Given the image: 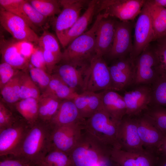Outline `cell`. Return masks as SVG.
<instances>
[{
  "mask_svg": "<svg viewBox=\"0 0 166 166\" xmlns=\"http://www.w3.org/2000/svg\"><path fill=\"white\" fill-rule=\"evenodd\" d=\"M112 148L97 140L85 128L68 155L72 166H108Z\"/></svg>",
  "mask_w": 166,
  "mask_h": 166,
  "instance_id": "1",
  "label": "cell"
},
{
  "mask_svg": "<svg viewBox=\"0 0 166 166\" xmlns=\"http://www.w3.org/2000/svg\"><path fill=\"white\" fill-rule=\"evenodd\" d=\"M105 18L102 13L97 14L93 25L87 31L73 40L62 52L60 62L77 68L87 66L96 54V34L101 20Z\"/></svg>",
  "mask_w": 166,
  "mask_h": 166,
  "instance_id": "2",
  "label": "cell"
},
{
  "mask_svg": "<svg viewBox=\"0 0 166 166\" xmlns=\"http://www.w3.org/2000/svg\"><path fill=\"white\" fill-rule=\"evenodd\" d=\"M51 131L49 124L38 121L31 126L17 156L24 158L38 166L50 150Z\"/></svg>",
  "mask_w": 166,
  "mask_h": 166,
  "instance_id": "3",
  "label": "cell"
},
{
  "mask_svg": "<svg viewBox=\"0 0 166 166\" xmlns=\"http://www.w3.org/2000/svg\"><path fill=\"white\" fill-rule=\"evenodd\" d=\"M120 123L113 119L102 108L85 120V128L103 144L111 148H117Z\"/></svg>",
  "mask_w": 166,
  "mask_h": 166,
  "instance_id": "4",
  "label": "cell"
},
{
  "mask_svg": "<svg viewBox=\"0 0 166 166\" xmlns=\"http://www.w3.org/2000/svg\"><path fill=\"white\" fill-rule=\"evenodd\" d=\"M35 47L33 43L29 42L1 39L2 61L20 70L28 69L30 58Z\"/></svg>",
  "mask_w": 166,
  "mask_h": 166,
  "instance_id": "5",
  "label": "cell"
},
{
  "mask_svg": "<svg viewBox=\"0 0 166 166\" xmlns=\"http://www.w3.org/2000/svg\"><path fill=\"white\" fill-rule=\"evenodd\" d=\"M103 57L95 54L85 68L83 92L112 90L109 66Z\"/></svg>",
  "mask_w": 166,
  "mask_h": 166,
  "instance_id": "6",
  "label": "cell"
},
{
  "mask_svg": "<svg viewBox=\"0 0 166 166\" xmlns=\"http://www.w3.org/2000/svg\"><path fill=\"white\" fill-rule=\"evenodd\" d=\"M145 2L144 0H98L96 14L101 12L106 18L110 16L121 21L128 22L139 15Z\"/></svg>",
  "mask_w": 166,
  "mask_h": 166,
  "instance_id": "7",
  "label": "cell"
},
{
  "mask_svg": "<svg viewBox=\"0 0 166 166\" xmlns=\"http://www.w3.org/2000/svg\"><path fill=\"white\" fill-rule=\"evenodd\" d=\"M85 121L58 127L50 126V150H59L68 155L80 139L85 129Z\"/></svg>",
  "mask_w": 166,
  "mask_h": 166,
  "instance_id": "8",
  "label": "cell"
},
{
  "mask_svg": "<svg viewBox=\"0 0 166 166\" xmlns=\"http://www.w3.org/2000/svg\"><path fill=\"white\" fill-rule=\"evenodd\" d=\"M31 126L19 118L11 126L0 131V156H17Z\"/></svg>",
  "mask_w": 166,
  "mask_h": 166,
  "instance_id": "9",
  "label": "cell"
},
{
  "mask_svg": "<svg viewBox=\"0 0 166 166\" xmlns=\"http://www.w3.org/2000/svg\"><path fill=\"white\" fill-rule=\"evenodd\" d=\"M135 25L133 48L130 58L134 60L154 41L153 30L146 0Z\"/></svg>",
  "mask_w": 166,
  "mask_h": 166,
  "instance_id": "10",
  "label": "cell"
},
{
  "mask_svg": "<svg viewBox=\"0 0 166 166\" xmlns=\"http://www.w3.org/2000/svg\"><path fill=\"white\" fill-rule=\"evenodd\" d=\"M133 61V84L151 85L159 76L154 48H150L149 45Z\"/></svg>",
  "mask_w": 166,
  "mask_h": 166,
  "instance_id": "11",
  "label": "cell"
},
{
  "mask_svg": "<svg viewBox=\"0 0 166 166\" xmlns=\"http://www.w3.org/2000/svg\"><path fill=\"white\" fill-rule=\"evenodd\" d=\"M0 23L14 39L32 43H38L39 37L21 17L0 7Z\"/></svg>",
  "mask_w": 166,
  "mask_h": 166,
  "instance_id": "12",
  "label": "cell"
},
{
  "mask_svg": "<svg viewBox=\"0 0 166 166\" xmlns=\"http://www.w3.org/2000/svg\"><path fill=\"white\" fill-rule=\"evenodd\" d=\"M62 9L56 18L55 30L59 42L80 17V12L90 0H59Z\"/></svg>",
  "mask_w": 166,
  "mask_h": 166,
  "instance_id": "13",
  "label": "cell"
},
{
  "mask_svg": "<svg viewBox=\"0 0 166 166\" xmlns=\"http://www.w3.org/2000/svg\"><path fill=\"white\" fill-rule=\"evenodd\" d=\"M117 148L129 152L144 151L139 136L136 117L126 115L120 121L117 135Z\"/></svg>",
  "mask_w": 166,
  "mask_h": 166,
  "instance_id": "14",
  "label": "cell"
},
{
  "mask_svg": "<svg viewBox=\"0 0 166 166\" xmlns=\"http://www.w3.org/2000/svg\"><path fill=\"white\" fill-rule=\"evenodd\" d=\"M157 158V152L146 149L132 152L114 148L111 151L110 163L116 166H156Z\"/></svg>",
  "mask_w": 166,
  "mask_h": 166,
  "instance_id": "15",
  "label": "cell"
},
{
  "mask_svg": "<svg viewBox=\"0 0 166 166\" xmlns=\"http://www.w3.org/2000/svg\"><path fill=\"white\" fill-rule=\"evenodd\" d=\"M132 25L130 21H116L114 39L111 49L107 55L112 59L126 57L133 48L132 38Z\"/></svg>",
  "mask_w": 166,
  "mask_h": 166,
  "instance_id": "16",
  "label": "cell"
},
{
  "mask_svg": "<svg viewBox=\"0 0 166 166\" xmlns=\"http://www.w3.org/2000/svg\"><path fill=\"white\" fill-rule=\"evenodd\" d=\"M135 117L138 133L144 148L157 152L165 136L143 113Z\"/></svg>",
  "mask_w": 166,
  "mask_h": 166,
  "instance_id": "17",
  "label": "cell"
},
{
  "mask_svg": "<svg viewBox=\"0 0 166 166\" xmlns=\"http://www.w3.org/2000/svg\"><path fill=\"white\" fill-rule=\"evenodd\" d=\"M126 92L123 96L126 108V115L136 117L143 113L151 103V87L148 85H140Z\"/></svg>",
  "mask_w": 166,
  "mask_h": 166,
  "instance_id": "18",
  "label": "cell"
},
{
  "mask_svg": "<svg viewBox=\"0 0 166 166\" xmlns=\"http://www.w3.org/2000/svg\"><path fill=\"white\" fill-rule=\"evenodd\" d=\"M109 68L112 90L120 91L133 84L134 65L130 57L117 59Z\"/></svg>",
  "mask_w": 166,
  "mask_h": 166,
  "instance_id": "19",
  "label": "cell"
},
{
  "mask_svg": "<svg viewBox=\"0 0 166 166\" xmlns=\"http://www.w3.org/2000/svg\"><path fill=\"white\" fill-rule=\"evenodd\" d=\"M116 21L104 18L100 22L96 34L95 53L103 57L110 51L113 44Z\"/></svg>",
  "mask_w": 166,
  "mask_h": 166,
  "instance_id": "20",
  "label": "cell"
},
{
  "mask_svg": "<svg viewBox=\"0 0 166 166\" xmlns=\"http://www.w3.org/2000/svg\"><path fill=\"white\" fill-rule=\"evenodd\" d=\"M60 63L56 66L53 73L58 76L68 86L77 93L80 91L81 93L83 92L84 73L86 67L77 68L68 63Z\"/></svg>",
  "mask_w": 166,
  "mask_h": 166,
  "instance_id": "21",
  "label": "cell"
},
{
  "mask_svg": "<svg viewBox=\"0 0 166 166\" xmlns=\"http://www.w3.org/2000/svg\"><path fill=\"white\" fill-rule=\"evenodd\" d=\"M97 1L90 0L83 14L80 17L60 42L65 48L73 40L84 33L96 13Z\"/></svg>",
  "mask_w": 166,
  "mask_h": 166,
  "instance_id": "22",
  "label": "cell"
},
{
  "mask_svg": "<svg viewBox=\"0 0 166 166\" xmlns=\"http://www.w3.org/2000/svg\"><path fill=\"white\" fill-rule=\"evenodd\" d=\"M102 91L99 93L84 91L73 99L81 117L86 120L102 108Z\"/></svg>",
  "mask_w": 166,
  "mask_h": 166,
  "instance_id": "23",
  "label": "cell"
},
{
  "mask_svg": "<svg viewBox=\"0 0 166 166\" xmlns=\"http://www.w3.org/2000/svg\"><path fill=\"white\" fill-rule=\"evenodd\" d=\"M102 103L103 109L118 122L126 115V108L123 97L114 90L102 91Z\"/></svg>",
  "mask_w": 166,
  "mask_h": 166,
  "instance_id": "24",
  "label": "cell"
},
{
  "mask_svg": "<svg viewBox=\"0 0 166 166\" xmlns=\"http://www.w3.org/2000/svg\"><path fill=\"white\" fill-rule=\"evenodd\" d=\"M85 120L81 117L73 100H65L61 101L49 124L52 127H55Z\"/></svg>",
  "mask_w": 166,
  "mask_h": 166,
  "instance_id": "25",
  "label": "cell"
},
{
  "mask_svg": "<svg viewBox=\"0 0 166 166\" xmlns=\"http://www.w3.org/2000/svg\"><path fill=\"white\" fill-rule=\"evenodd\" d=\"M151 15L154 40L166 36V8L157 6L150 0H146Z\"/></svg>",
  "mask_w": 166,
  "mask_h": 166,
  "instance_id": "26",
  "label": "cell"
},
{
  "mask_svg": "<svg viewBox=\"0 0 166 166\" xmlns=\"http://www.w3.org/2000/svg\"><path fill=\"white\" fill-rule=\"evenodd\" d=\"M42 94L61 100H73L78 93L68 86L57 74L53 73L49 85Z\"/></svg>",
  "mask_w": 166,
  "mask_h": 166,
  "instance_id": "27",
  "label": "cell"
},
{
  "mask_svg": "<svg viewBox=\"0 0 166 166\" xmlns=\"http://www.w3.org/2000/svg\"><path fill=\"white\" fill-rule=\"evenodd\" d=\"M61 101L53 96L42 94L38 100V121L49 124Z\"/></svg>",
  "mask_w": 166,
  "mask_h": 166,
  "instance_id": "28",
  "label": "cell"
},
{
  "mask_svg": "<svg viewBox=\"0 0 166 166\" xmlns=\"http://www.w3.org/2000/svg\"><path fill=\"white\" fill-rule=\"evenodd\" d=\"M16 110L30 125L38 121V100L32 98L22 99L14 105Z\"/></svg>",
  "mask_w": 166,
  "mask_h": 166,
  "instance_id": "29",
  "label": "cell"
},
{
  "mask_svg": "<svg viewBox=\"0 0 166 166\" xmlns=\"http://www.w3.org/2000/svg\"><path fill=\"white\" fill-rule=\"evenodd\" d=\"M38 44L42 48L44 56L54 57L61 61L62 52L61 50L57 39L52 33L44 30L39 37Z\"/></svg>",
  "mask_w": 166,
  "mask_h": 166,
  "instance_id": "30",
  "label": "cell"
},
{
  "mask_svg": "<svg viewBox=\"0 0 166 166\" xmlns=\"http://www.w3.org/2000/svg\"><path fill=\"white\" fill-rule=\"evenodd\" d=\"M20 100L32 98L38 100L41 93L38 87L31 78L28 73V69L20 71Z\"/></svg>",
  "mask_w": 166,
  "mask_h": 166,
  "instance_id": "31",
  "label": "cell"
},
{
  "mask_svg": "<svg viewBox=\"0 0 166 166\" xmlns=\"http://www.w3.org/2000/svg\"><path fill=\"white\" fill-rule=\"evenodd\" d=\"M20 71L0 89L2 102L14 105L20 100Z\"/></svg>",
  "mask_w": 166,
  "mask_h": 166,
  "instance_id": "32",
  "label": "cell"
},
{
  "mask_svg": "<svg viewBox=\"0 0 166 166\" xmlns=\"http://www.w3.org/2000/svg\"><path fill=\"white\" fill-rule=\"evenodd\" d=\"M151 85V105L166 107V77L159 76Z\"/></svg>",
  "mask_w": 166,
  "mask_h": 166,
  "instance_id": "33",
  "label": "cell"
},
{
  "mask_svg": "<svg viewBox=\"0 0 166 166\" xmlns=\"http://www.w3.org/2000/svg\"><path fill=\"white\" fill-rule=\"evenodd\" d=\"M143 113L166 135V107L150 105Z\"/></svg>",
  "mask_w": 166,
  "mask_h": 166,
  "instance_id": "34",
  "label": "cell"
},
{
  "mask_svg": "<svg viewBox=\"0 0 166 166\" xmlns=\"http://www.w3.org/2000/svg\"><path fill=\"white\" fill-rule=\"evenodd\" d=\"M38 166H72V164L68 154L53 149L47 153Z\"/></svg>",
  "mask_w": 166,
  "mask_h": 166,
  "instance_id": "35",
  "label": "cell"
},
{
  "mask_svg": "<svg viewBox=\"0 0 166 166\" xmlns=\"http://www.w3.org/2000/svg\"><path fill=\"white\" fill-rule=\"evenodd\" d=\"M28 2L40 13L47 18L59 14L61 10L59 0H30Z\"/></svg>",
  "mask_w": 166,
  "mask_h": 166,
  "instance_id": "36",
  "label": "cell"
},
{
  "mask_svg": "<svg viewBox=\"0 0 166 166\" xmlns=\"http://www.w3.org/2000/svg\"><path fill=\"white\" fill-rule=\"evenodd\" d=\"M26 1V0H0V7L6 11L23 18L35 31L37 28L30 22L23 9V5Z\"/></svg>",
  "mask_w": 166,
  "mask_h": 166,
  "instance_id": "37",
  "label": "cell"
},
{
  "mask_svg": "<svg viewBox=\"0 0 166 166\" xmlns=\"http://www.w3.org/2000/svg\"><path fill=\"white\" fill-rule=\"evenodd\" d=\"M28 73L32 80L39 89L42 94L47 89L52 74L43 69L35 67L30 64Z\"/></svg>",
  "mask_w": 166,
  "mask_h": 166,
  "instance_id": "38",
  "label": "cell"
},
{
  "mask_svg": "<svg viewBox=\"0 0 166 166\" xmlns=\"http://www.w3.org/2000/svg\"><path fill=\"white\" fill-rule=\"evenodd\" d=\"M24 10L32 23L37 28L45 25L48 18L40 13L26 0L23 5Z\"/></svg>",
  "mask_w": 166,
  "mask_h": 166,
  "instance_id": "39",
  "label": "cell"
},
{
  "mask_svg": "<svg viewBox=\"0 0 166 166\" xmlns=\"http://www.w3.org/2000/svg\"><path fill=\"white\" fill-rule=\"evenodd\" d=\"M20 118L16 117L11 109L0 102V131L12 126Z\"/></svg>",
  "mask_w": 166,
  "mask_h": 166,
  "instance_id": "40",
  "label": "cell"
},
{
  "mask_svg": "<svg viewBox=\"0 0 166 166\" xmlns=\"http://www.w3.org/2000/svg\"><path fill=\"white\" fill-rule=\"evenodd\" d=\"M157 60V69L159 76L166 77V46L158 43L154 48Z\"/></svg>",
  "mask_w": 166,
  "mask_h": 166,
  "instance_id": "41",
  "label": "cell"
},
{
  "mask_svg": "<svg viewBox=\"0 0 166 166\" xmlns=\"http://www.w3.org/2000/svg\"><path fill=\"white\" fill-rule=\"evenodd\" d=\"M20 71L4 62L0 64V90Z\"/></svg>",
  "mask_w": 166,
  "mask_h": 166,
  "instance_id": "42",
  "label": "cell"
},
{
  "mask_svg": "<svg viewBox=\"0 0 166 166\" xmlns=\"http://www.w3.org/2000/svg\"><path fill=\"white\" fill-rule=\"evenodd\" d=\"M0 166H38L22 157L13 156L0 157Z\"/></svg>",
  "mask_w": 166,
  "mask_h": 166,
  "instance_id": "43",
  "label": "cell"
},
{
  "mask_svg": "<svg viewBox=\"0 0 166 166\" xmlns=\"http://www.w3.org/2000/svg\"><path fill=\"white\" fill-rule=\"evenodd\" d=\"M30 62L32 66L48 72L44 57L43 49L39 46H35L30 56Z\"/></svg>",
  "mask_w": 166,
  "mask_h": 166,
  "instance_id": "44",
  "label": "cell"
},
{
  "mask_svg": "<svg viewBox=\"0 0 166 166\" xmlns=\"http://www.w3.org/2000/svg\"><path fill=\"white\" fill-rule=\"evenodd\" d=\"M157 152L158 154L166 156V135L159 147Z\"/></svg>",
  "mask_w": 166,
  "mask_h": 166,
  "instance_id": "45",
  "label": "cell"
},
{
  "mask_svg": "<svg viewBox=\"0 0 166 166\" xmlns=\"http://www.w3.org/2000/svg\"><path fill=\"white\" fill-rule=\"evenodd\" d=\"M156 166H166V156L158 154Z\"/></svg>",
  "mask_w": 166,
  "mask_h": 166,
  "instance_id": "46",
  "label": "cell"
},
{
  "mask_svg": "<svg viewBox=\"0 0 166 166\" xmlns=\"http://www.w3.org/2000/svg\"><path fill=\"white\" fill-rule=\"evenodd\" d=\"M155 4L166 8V0H151Z\"/></svg>",
  "mask_w": 166,
  "mask_h": 166,
  "instance_id": "47",
  "label": "cell"
},
{
  "mask_svg": "<svg viewBox=\"0 0 166 166\" xmlns=\"http://www.w3.org/2000/svg\"><path fill=\"white\" fill-rule=\"evenodd\" d=\"M157 41L158 43L166 46V36Z\"/></svg>",
  "mask_w": 166,
  "mask_h": 166,
  "instance_id": "48",
  "label": "cell"
},
{
  "mask_svg": "<svg viewBox=\"0 0 166 166\" xmlns=\"http://www.w3.org/2000/svg\"><path fill=\"white\" fill-rule=\"evenodd\" d=\"M110 166H116L115 165L110 163Z\"/></svg>",
  "mask_w": 166,
  "mask_h": 166,
  "instance_id": "49",
  "label": "cell"
}]
</instances>
